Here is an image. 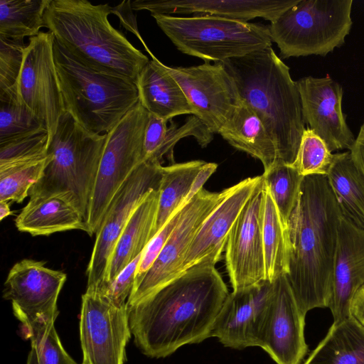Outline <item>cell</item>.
<instances>
[{
  "instance_id": "1",
  "label": "cell",
  "mask_w": 364,
  "mask_h": 364,
  "mask_svg": "<svg viewBox=\"0 0 364 364\" xmlns=\"http://www.w3.org/2000/svg\"><path fill=\"white\" fill-rule=\"evenodd\" d=\"M228 290L215 265L198 264L147 297L127 306L129 326L140 351L166 358L186 344L211 337Z\"/></svg>"
},
{
  "instance_id": "2",
  "label": "cell",
  "mask_w": 364,
  "mask_h": 364,
  "mask_svg": "<svg viewBox=\"0 0 364 364\" xmlns=\"http://www.w3.org/2000/svg\"><path fill=\"white\" fill-rule=\"evenodd\" d=\"M341 218L326 175L304 177L289 220L286 276L305 314L328 307Z\"/></svg>"
},
{
  "instance_id": "3",
  "label": "cell",
  "mask_w": 364,
  "mask_h": 364,
  "mask_svg": "<svg viewBox=\"0 0 364 364\" xmlns=\"http://www.w3.org/2000/svg\"><path fill=\"white\" fill-rule=\"evenodd\" d=\"M233 77L241 100L262 122L278 159L291 165L305 129L296 82L272 46L220 62Z\"/></svg>"
},
{
  "instance_id": "4",
  "label": "cell",
  "mask_w": 364,
  "mask_h": 364,
  "mask_svg": "<svg viewBox=\"0 0 364 364\" xmlns=\"http://www.w3.org/2000/svg\"><path fill=\"white\" fill-rule=\"evenodd\" d=\"M108 4L87 0H50L45 27L84 65L136 80L150 60L109 23Z\"/></svg>"
},
{
  "instance_id": "5",
  "label": "cell",
  "mask_w": 364,
  "mask_h": 364,
  "mask_svg": "<svg viewBox=\"0 0 364 364\" xmlns=\"http://www.w3.org/2000/svg\"><path fill=\"white\" fill-rule=\"evenodd\" d=\"M53 55L65 111L90 132H109L139 101L136 82L88 67L57 41Z\"/></svg>"
},
{
  "instance_id": "6",
  "label": "cell",
  "mask_w": 364,
  "mask_h": 364,
  "mask_svg": "<svg viewBox=\"0 0 364 364\" xmlns=\"http://www.w3.org/2000/svg\"><path fill=\"white\" fill-rule=\"evenodd\" d=\"M107 134L89 132L65 112L48 144L43 175L29 191L30 198L60 196L87 220Z\"/></svg>"
},
{
  "instance_id": "7",
  "label": "cell",
  "mask_w": 364,
  "mask_h": 364,
  "mask_svg": "<svg viewBox=\"0 0 364 364\" xmlns=\"http://www.w3.org/2000/svg\"><path fill=\"white\" fill-rule=\"evenodd\" d=\"M181 53L205 62H223L272 45L269 26L210 15L151 14Z\"/></svg>"
},
{
  "instance_id": "8",
  "label": "cell",
  "mask_w": 364,
  "mask_h": 364,
  "mask_svg": "<svg viewBox=\"0 0 364 364\" xmlns=\"http://www.w3.org/2000/svg\"><path fill=\"white\" fill-rule=\"evenodd\" d=\"M352 0H298L269 25L283 58L326 56L345 42L352 25Z\"/></svg>"
},
{
  "instance_id": "9",
  "label": "cell",
  "mask_w": 364,
  "mask_h": 364,
  "mask_svg": "<svg viewBox=\"0 0 364 364\" xmlns=\"http://www.w3.org/2000/svg\"><path fill=\"white\" fill-rule=\"evenodd\" d=\"M149 116V113L139 101L107 133L86 220L90 236L100 229L117 191L143 162L144 139Z\"/></svg>"
},
{
  "instance_id": "10",
  "label": "cell",
  "mask_w": 364,
  "mask_h": 364,
  "mask_svg": "<svg viewBox=\"0 0 364 364\" xmlns=\"http://www.w3.org/2000/svg\"><path fill=\"white\" fill-rule=\"evenodd\" d=\"M163 166L146 161L141 163L114 196L95 234L86 272V291H96L102 284L115 245L133 212L151 191L159 190Z\"/></svg>"
},
{
  "instance_id": "11",
  "label": "cell",
  "mask_w": 364,
  "mask_h": 364,
  "mask_svg": "<svg viewBox=\"0 0 364 364\" xmlns=\"http://www.w3.org/2000/svg\"><path fill=\"white\" fill-rule=\"evenodd\" d=\"M167 71L183 90L197 117L211 133L218 134L241 103L233 77L223 64L205 62L190 67H169Z\"/></svg>"
},
{
  "instance_id": "12",
  "label": "cell",
  "mask_w": 364,
  "mask_h": 364,
  "mask_svg": "<svg viewBox=\"0 0 364 364\" xmlns=\"http://www.w3.org/2000/svg\"><path fill=\"white\" fill-rule=\"evenodd\" d=\"M53 41L54 36L48 31L29 38L16 84L21 99L48 132V141L65 112L55 65Z\"/></svg>"
},
{
  "instance_id": "13",
  "label": "cell",
  "mask_w": 364,
  "mask_h": 364,
  "mask_svg": "<svg viewBox=\"0 0 364 364\" xmlns=\"http://www.w3.org/2000/svg\"><path fill=\"white\" fill-rule=\"evenodd\" d=\"M228 188L210 192L202 188L181 210L180 219L155 261L127 302L131 306L180 275L182 259L201 225L225 197Z\"/></svg>"
},
{
  "instance_id": "14",
  "label": "cell",
  "mask_w": 364,
  "mask_h": 364,
  "mask_svg": "<svg viewBox=\"0 0 364 364\" xmlns=\"http://www.w3.org/2000/svg\"><path fill=\"white\" fill-rule=\"evenodd\" d=\"M62 271L45 266V262L24 259L10 269L3 297L11 302L14 316L23 326L35 322L54 323L59 311L58 299L66 281Z\"/></svg>"
},
{
  "instance_id": "15",
  "label": "cell",
  "mask_w": 364,
  "mask_h": 364,
  "mask_svg": "<svg viewBox=\"0 0 364 364\" xmlns=\"http://www.w3.org/2000/svg\"><path fill=\"white\" fill-rule=\"evenodd\" d=\"M82 364H124L131 337L127 306H116L97 294L82 296L80 316Z\"/></svg>"
},
{
  "instance_id": "16",
  "label": "cell",
  "mask_w": 364,
  "mask_h": 364,
  "mask_svg": "<svg viewBox=\"0 0 364 364\" xmlns=\"http://www.w3.org/2000/svg\"><path fill=\"white\" fill-rule=\"evenodd\" d=\"M264 183L257 186L232 225L226 241L225 267L232 291L265 280L262 223Z\"/></svg>"
},
{
  "instance_id": "17",
  "label": "cell",
  "mask_w": 364,
  "mask_h": 364,
  "mask_svg": "<svg viewBox=\"0 0 364 364\" xmlns=\"http://www.w3.org/2000/svg\"><path fill=\"white\" fill-rule=\"evenodd\" d=\"M273 292L274 282L267 280L232 291L216 317L211 337L234 349L260 347Z\"/></svg>"
},
{
  "instance_id": "18",
  "label": "cell",
  "mask_w": 364,
  "mask_h": 364,
  "mask_svg": "<svg viewBox=\"0 0 364 364\" xmlns=\"http://www.w3.org/2000/svg\"><path fill=\"white\" fill-rule=\"evenodd\" d=\"M260 348L277 364H301L308 351L306 314L300 309L285 274L274 282Z\"/></svg>"
},
{
  "instance_id": "19",
  "label": "cell",
  "mask_w": 364,
  "mask_h": 364,
  "mask_svg": "<svg viewBox=\"0 0 364 364\" xmlns=\"http://www.w3.org/2000/svg\"><path fill=\"white\" fill-rule=\"evenodd\" d=\"M296 82L303 118L309 129L325 141L331 152L350 151L355 138L342 110V86L328 75L307 76Z\"/></svg>"
},
{
  "instance_id": "20",
  "label": "cell",
  "mask_w": 364,
  "mask_h": 364,
  "mask_svg": "<svg viewBox=\"0 0 364 364\" xmlns=\"http://www.w3.org/2000/svg\"><path fill=\"white\" fill-rule=\"evenodd\" d=\"M262 176L247 178L229 187L225 197L206 218L185 254L180 274L198 264L215 265L225 250L230 230Z\"/></svg>"
},
{
  "instance_id": "21",
  "label": "cell",
  "mask_w": 364,
  "mask_h": 364,
  "mask_svg": "<svg viewBox=\"0 0 364 364\" xmlns=\"http://www.w3.org/2000/svg\"><path fill=\"white\" fill-rule=\"evenodd\" d=\"M298 0H136L134 11L146 10L151 14H183L210 15L248 22L262 18L274 22Z\"/></svg>"
},
{
  "instance_id": "22",
  "label": "cell",
  "mask_w": 364,
  "mask_h": 364,
  "mask_svg": "<svg viewBox=\"0 0 364 364\" xmlns=\"http://www.w3.org/2000/svg\"><path fill=\"white\" fill-rule=\"evenodd\" d=\"M364 284V231L343 217L334 259L328 307L333 321L350 317L351 301Z\"/></svg>"
},
{
  "instance_id": "23",
  "label": "cell",
  "mask_w": 364,
  "mask_h": 364,
  "mask_svg": "<svg viewBox=\"0 0 364 364\" xmlns=\"http://www.w3.org/2000/svg\"><path fill=\"white\" fill-rule=\"evenodd\" d=\"M159 198V190L152 191L136 207L115 245L102 284L88 292L102 296L122 270L142 253L153 237Z\"/></svg>"
},
{
  "instance_id": "24",
  "label": "cell",
  "mask_w": 364,
  "mask_h": 364,
  "mask_svg": "<svg viewBox=\"0 0 364 364\" xmlns=\"http://www.w3.org/2000/svg\"><path fill=\"white\" fill-rule=\"evenodd\" d=\"M147 50L152 58L136 80L141 105L149 114L168 121L178 115H194L183 90L166 65Z\"/></svg>"
},
{
  "instance_id": "25",
  "label": "cell",
  "mask_w": 364,
  "mask_h": 364,
  "mask_svg": "<svg viewBox=\"0 0 364 364\" xmlns=\"http://www.w3.org/2000/svg\"><path fill=\"white\" fill-rule=\"evenodd\" d=\"M16 228L33 236L80 230L89 232L80 212L60 196L30 198L15 220Z\"/></svg>"
},
{
  "instance_id": "26",
  "label": "cell",
  "mask_w": 364,
  "mask_h": 364,
  "mask_svg": "<svg viewBox=\"0 0 364 364\" xmlns=\"http://www.w3.org/2000/svg\"><path fill=\"white\" fill-rule=\"evenodd\" d=\"M169 121L149 114L144 139L143 162L161 165L166 159L174 162L176 144L188 136L193 137L203 148L213 139L214 134L194 115L188 117L181 126L168 124Z\"/></svg>"
},
{
  "instance_id": "27",
  "label": "cell",
  "mask_w": 364,
  "mask_h": 364,
  "mask_svg": "<svg viewBox=\"0 0 364 364\" xmlns=\"http://www.w3.org/2000/svg\"><path fill=\"white\" fill-rule=\"evenodd\" d=\"M218 134L234 148L259 159L264 171L278 159L272 138L259 117L242 100L231 119Z\"/></svg>"
},
{
  "instance_id": "28",
  "label": "cell",
  "mask_w": 364,
  "mask_h": 364,
  "mask_svg": "<svg viewBox=\"0 0 364 364\" xmlns=\"http://www.w3.org/2000/svg\"><path fill=\"white\" fill-rule=\"evenodd\" d=\"M326 176L342 217L364 231V173L350 151L334 154Z\"/></svg>"
},
{
  "instance_id": "29",
  "label": "cell",
  "mask_w": 364,
  "mask_h": 364,
  "mask_svg": "<svg viewBox=\"0 0 364 364\" xmlns=\"http://www.w3.org/2000/svg\"><path fill=\"white\" fill-rule=\"evenodd\" d=\"M303 364H364V327L351 316L333 321Z\"/></svg>"
},
{
  "instance_id": "30",
  "label": "cell",
  "mask_w": 364,
  "mask_h": 364,
  "mask_svg": "<svg viewBox=\"0 0 364 364\" xmlns=\"http://www.w3.org/2000/svg\"><path fill=\"white\" fill-rule=\"evenodd\" d=\"M206 162L194 160L163 166L159 198L153 237L176 209L187 202L192 186Z\"/></svg>"
},
{
  "instance_id": "31",
  "label": "cell",
  "mask_w": 364,
  "mask_h": 364,
  "mask_svg": "<svg viewBox=\"0 0 364 364\" xmlns=\"http://www.w3.org/2000/svg\"><path fill=\"white\" fill-rule=\"evenodd\" d=\"M265 280L273 282L289 272V243L277 208L264 183L262 223Z\"/></svg>"
},
{
  "instance_id": "32",
  "label": "cell",
  "mask_w": 364,
  "mask_h": 364,
  "mask_svg": "<svg viewBox=\"0 0 364 364\" xmlns=\"http://www.w3.org/2000/svg\"><path fill=\"white\" fill-rule=\"evenodd\" d=\"M50 0H0V37L24 40L45 27L44 15Z\"/></svg>"
},
{
  "instance_id": "33",
  "label": "cell",
  "mask_w": 364,
  "mask_h": 364,
  "mask_svg": "<svg viewBox=\"0 0 364 364\" xmlns=\"http://www.w3.org/2000/svg\"><path fill=\"white\" fill-rule=\"evenodd\" d=\"M277 208L282 222L288 230L289 218L296 205L304 178L292 166L277 159L262 175Z\"/></svg>"
},
{
  "instance_id": "34",
  "label": "cell",
  "mask_w": 364,
  "mask_h": 364,
  "mask_svg": "<svg viewBox=\"0 0 364 364\" xmlns=\"http://www.w3.org/2000/svg\"><path fill=\"white\" fill-rule=\"evenodd\" d=\"M42 129V123L21 99L17 85L0 92V142Z\"/></svg>"
},
{
  "instance_id": "35",
  "label": "cell",
  "mask_w": 364,
  "mask_h": 364,
  "mask_svg": "<svg viewBox=\"0 0 364 364\" xmlns=\"http://www.w3.org/2000/svg\"><path fill=\"white\" fill-rule=\"evenodd\" d=\"M46 158L0 168V201L21 203L41 178L48 162Z\"/></svg>"
},
{
  "instance_id": "36",
  "label": "cell",
  "mask_w": 364,
  "mask_h": 364,
  "mask_svg": "<svg viewBox=\"0 0 364 364\" xmlns=\"http://www.w3.org/2000/svg\"><path fill=\"white\" fill-rule=\"evenodd\" d=\"M23 331L36 350L38 364H77L64 349L54 323L35 322L23 326Z\"/></svg>"
},
{
  "instance_id": "37",
  "label": "cell",
  "mask_w": 364,
  "mask_h": 364,
  "mask_svg": "<svg viewBox=\"0 0 364 364\" xmlns=\"http://www.w3.org/2000/svg\"><path fill=\"white\" fill-rule=\"evenodd\" d=\"M48 139L42 129L0 142V168L46 158Z\"/></svg>"
},
{
  "instance_id": "38",
  "label": "cell",
  "mask_w": 364,
  "mask_h": 364,
  "mask_svg": "<svg viewBox=\"0 0 364 364\" xmlns=\"http://www.w3.org/2000/svg\"><path fill=\"white\" fill-rule=\"evenodd\" d=\"M334 158L325 141L313 130H304L295 161L291 164L304 177L326 175Z\"/></svg>"
},
{
  "instance_id": "39",
  "label": "cell",
  "mask_w": 364,
  "mask_h": 364,
  "mask_svg": "<svg viewBox=\"0 0 364 364\" xmlns=\"http://www.w3.org/2000/svg\"><path fill=\"white\" fill-rule=\"evenodd\" d=\"M24 40L0 37V92L16 85L23 63Z\"/></svg>"
},
{
  "instance_id": "40",
  "label": "cell",
  "mask_w": 364,
  "mask_h": 364,
  "mask_svg": "<svg viewBox=\"0 0 364 364\" xmlns=\"http://www.w3.org/2000/svg\"><path fill=\"white\" fill-rule=\"evenodd\" d=\"M184 203L171 215L162 228L151 238L144 251L136 269L133 289L140 284L177 225ZM132 289V290H133Z\"/></svg>"
},
{
  "instance_id": "41",
  "label": "cell",
  "mask_w": 364,
  "mask_h": 364,
  "mask_svg": "<svg viewBox=\"0 0 364 364\" xmlns=\"http://www.w3.org/2000/svg\"><path fill=\"white\" fill-rule=\"evenodd\" d=\"M141 254L122 270L101 297L118 307L127 305L134 287Z\"/></svg>"
},
{
  "instance_id": "42",
  "label": "cell",
  "mask_w": 364,
  "mask_h": 364,
  "mask_svg": "<svg viewBox=\"0 0 364 364\" xmlns=\"http://www.w3.org/2000/svg\"><path fill=\"white\" fill-rule=\"evenodd\" d=\"M350 316L364 327V284L358 290L351 301Z\"/></svg>"
},
{
  "instance_id": "43",
  "label": "cell",
  "mask_w": 364,
  "mask_h": 364,
  "mask_svg": "<svg viewBox=\"0 0 364 364\" xmlns=\"http://www.w3.org/2000/svg\"><path fill=\"white\" fill-rule=\"evenodd\" d=\"M350 151L355 163L364 173V123L361 125Z\"/></svg>"
},
{
  "instance_id": "44",
  "label": "cell",
  "mask_w": 364,
  "mask_h": 364,
  "mask_svg": "<svg viewBox=\"0 0 364 364\" xmlns=\"http://www.w3.org/2000/svg\"><path fill=\"white\" fill-rule=\"evenodd\" d=\"M12 214L8 202L0 201V220H2Z\"/></svg>"
},
{
  "instance_id": "45",
  "label": "cell",
  "mask_w": 364,
  "mask_h": 364,
  "mask_svg": "<svg viewBox=\"0 0 364 364\" xmlns=\"http://www.w3.org/2000/svg\"><path fill=\"white\" fill-rule=\"evenodd\" d=\"M26 364H38L37 353L33 348H31L28 353Z\"/></svg>"
}]
</instances>
